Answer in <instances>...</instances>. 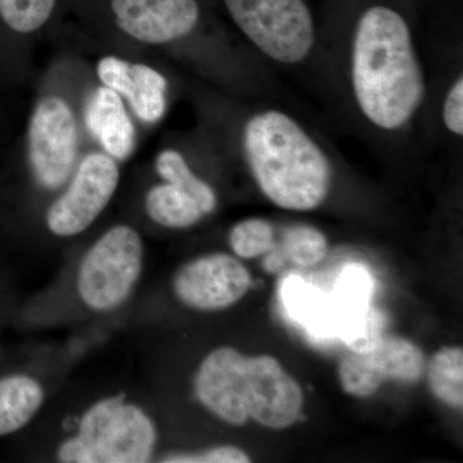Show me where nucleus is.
<instances>
[{
    "label": "nucleus",
    "mask_w": 463,
    "mask_h": 463,
    "mask_svg": "<svg viewBox=\"0 0 463 463\" xmlns=\"http://www.w3.org/2000/svg\"><path fill=\"white\" fill-rule=\"evenodd\" d=\"M350 84L359 114L374 129H407L426 96V76L407 20L373 5L356 23L350 47Z\"/></svg>",
    "instance_id": "nucleus-1"
},
{
    "label": "nucleus",
    "mask_w": 463,
    "mask_h": 463,
    "mask_svg": "<svg viewBox=\"0 0 463 463\" xmlns=\"http://www.w3.org/2000/svg\"><path fill=\"white\" fill-rule=\"evenodd\" d=\"M194 389L203 407L233 426L254 420L283 430L298 421L304 404L303 390L277 359L246 356L230 346L216 347L203 358Z\"/></svg>",
    "instance_id": "nucleus-2"
},
{
    "label": "nucleus",
    "mask_w": 463,
    "mask_h": 463,
    "mask_svg": "<svg viewBox=\"0 0 463 463\" xmlns=\"http://www.w3.org/2000/svg\"><path fill=\"white\" fill-rule=\"evenodd\" d=\"M243 151L258 187L274 205L310 212L327 197L330 160L312 134L288 112L264 109L250 116Z\"/></svg>",
    "instance_id": "nucleus-3"
},
{
    "label": "nucleus",
    "mask_w": 463,
    "mask_h": 463,
    "mask_svg": "<svg viewBox=\"0 0 463 463\" xmlns=\"http://www.w3.org/2000/svg\"><path fill=\"white\" fill-rule=\"evenodd\" d=\"M156 423L145 407L125 394L91 403L71 434L58 443L56 459L65 463H145L156 453Z\"/></svg>",
    "instance_id": "nucleus-4"
},
{
    "label": "nucleus",
    "mask_w": 463,
    "mask_h": 463,
    "mask_svg": "<svg viewBox=\"0 0 463 463\" xmlns=\"http://www.w3.org/2000/svg\"><path fill=\"white\" fill-rule=\"evenodd\" d=\"M146 249L141 233L128 224L109 228L79 260L75 288L91 313L109 315L127 304L141 281Z\"/></svg>",
    "instance_id": "nucleus-5"
},
{
    "label": "nucleus",
    "mask_w": 463,
    "mask_h": 463,
    "mask_svg": "<svg viewBox=\"0 0 463 463\" xmlns=\"http://www.w3.org/2000/svg\"><path fill=\"white\" fill-rule=\"evenodd\" d=\"M224 5L243 35L268 60L298 65L315 50V20L304 0H224Z\"/></svg>",
    "instance_id": "nucleus-6"
},
{
    "label": "nucleus",
    "mask_w": 463,
    "mask_h": 463,
    "mask_svg": "<svg viewBox=\"0 0 463 463\" xmlns=\"http://www.w3.org/2000/svg\"><path fill=\"white\" fill-rule=\"evenodd\" d=\"M118 164L108 154L93 152L85 156L63 194L48 209V230L69 239L83 233L108 207L118 190Z\"/></svg>",
    "instance_id": "nucleus-7"
},
{
    "label": "nucleus",
    "mask_w": 463,
    "mask_h": 463,
    "mask_svg": "<svg viewBox=\"0 0 463 463\" xmlns=\"http://www.w3.org/2000/svg\"><path fill=\"white\" fill-rule=\"evenodd\" d=\"M29 154L36 181L57 190L74 173L78 127L69 103L47 97L36 106L29 128Z\"/></svg>",
    "instance_id": "nucleus-8"
},
{
    "label": "nucleus",
    "mask_w": 463,
    "mask_h": 463,
    "mask_svg": "<svg viewBox=\"0 0 463 463\" xmlns=\"http://www.w3.org/2000/svg\"><path fill=\"white\" fill-rule=\"evenodd\" d=\"M251 288V276L239 259L224 252L203 255L174 274L173 291L187 307L221 312L239 303Z\"/></svg>",
    "instance_id": "nucleus-9"
},
{
    "label": "nucleus",
    "mask_w": 463,
    "mask_h": 463,
    "mask_svg": "<svg viewBox=\"0 0 463 463\" xmlns=\"http://www.w3.org/2000/svg\"><path fill=\"white\" fill-rule=\"evenodd\" d=\"M426 370L422 350L410 340L397 336H381L367 352H353L339 367L341 388L346 394L368 398L385 381L416 383Z\"/></svg>",
    "instance_id": "nucleus-10"
},
{
    "label": "nucleus",
    "mask_w": 463,
    "mask_h": 463,
    "mask_svg": "<svg viewBox=\"0 0 463 463\" xmlns=\"http://www.w3.org/2000/svg\"><path fill=\"white\" fill-rule=\"evenodd\" d=\"M118 26L136 41L165 44L194 32L197 0H109Z\"/></svg>",
    "instance_id": "nucleus-11"
},
{
    "label": "nucleus",
    "mask_w": 463,
    "mask_h": 463,
    "mask_svg": "<svg viewBox=\"0 0 463 463\" xmlns=\"http://www.w3.org/2000/svg\"><path fill=\"white\" fill-rule=\"evenodd\" d=\"M97 72L105 87L128 99L142 121L156 123L165 114L167 83L156 70L108 56L99 61Z\"/></svg>",
    "instance_id": "nucleus-12"
},
{
    "label": "nucleus",
    "mask_w": 463,
    "mask_h": 463,
    "mask_svg": "<svg viewBox=\"0 0 463 463\" xmlns=\"http://www.w3.org/2000/svg\"><path fill=\"white\" fill-rule=\"evenodd\" d=\"M85 124L91 136L109 156L125 160L136 147V129L121 96L108 87H99L88 100Z\"/></svg>",
    "instance_id": "nucleus-13"
},
{
    "label": "nucleus",
    "mask_w": 463,
    "mask_h": 463,
    "mask_svg": "<svg viewBox=\"0 0 463 463\" xmlns=\"http://www.w3.org/2000/svg\"><path fill=\"white\" fill-rule=\"evenodd\" d=\"M47 392L38 377L26 373L0 376V438L11 437L33 421Z\"/></svg>",
    "instance_id": "nucleus-14"
},
{
    "label": "nucleus",
    "mask_w": 463,
    "mask_h": 463,
    "mask_svg": "<svg viewBox=\"0 0 463 463\" xmlns=\"http://www.w3.org/2000/svg\"><path fill=\"white\" fill-rule=\"evenodd\" d=\"M145 209L152 222L170 230L190 228L205 215L191 194L167 182L154 185L147 192Z\"/></svg>",
    "instance_id": "nucleus-15"
},
{
    "label": "nucleus",
    "mask_w": 463,
    "mask_h": 463,
    "mask_svg": "<svg viewBox=\"0 0 463 463\" xmlns=\"http://www.w3.org/2000/svg\"><path fill=\"white\" fill-rule=\"evenodd\" d=\"M431 392L439 401L456 410L463 407L462 347H443L432 356L428 367Z\"/></svg>",
    "instance_id": "nucleus-16"
},
{
    "label": "nucleus",
    "mask_w": 463,
    "mask_h": 463,
    "mask_svg": "<svg viewBox=\"0 0 463 463\" xmlns=\"http://www.w3.org/2000/svg\"><path fill=\"white\" fill-rule=\"evenodd\" d=\"M156 170L164 181L191 194L199 203L203 214L214 212L218 203L214 190L192 172L187 161L178 151L165 149L161 152L156 158Z\"/></svg>",
    "instance_id": "nucleus-17"
},
{
    "label": "nucleus",
    "mask_w": 463,
    "mask_h": 463,
    "mask_svg": "<svg viewBox=\"0 0 463 463\" xmlns=\"http://www.w3.org/2000/svg\"><path fill=\"white\" fill-rule=\"evenodd\" d=\"M282 252L292 263L300 267L318 264L327 254V239L321 231L310 225H295L283 234Z\"/></svg>",
    "instance_id": "nucleus-18"
},
{
    "label": "nucleus",
    "mask_w": 463,
    "mask_h": 463,
    "mask_svg": "<svg viewBox=\"0 0 463 463\" xmlns=\"http://www.w3.org/2000/svg\"><path fill=\"white\" fill-rule=\"evenodd\" d=\"M230 245L237 257L254 259L270 251L274 245L272 224L264 219L251 218L232 228Z\"/></svg>",
    "instance_id": "nucleus-19"
},
{
    "label": "nucleus",
    "mask_w": 463,
    "mask_h": 463,
    "mask_svg": "<svg viewBox=\"0 0 463 463\" xmlns=\"http://www.w3.org/2000/svg\"><path fill=\"white\" fill-rule=\"evenodd\" d=\"M383 317L379 310L367 307L362 312L340 318L341 337L353 352H367L383 336Z\"/></svg>",
    "instance_id": "nucleus-20"
},
{
    "label": "nucleus",
    "mask_w": 463,
    "mask_h": 463,
    "mask_svg": "<svg viewBox=\"0 0 463 463\" xmlns=\"http://www.w3.org/2000/svg\"><path fill=\"white\" fill-rule=\"evenodd\" d=\"M56 0H0V17L17 33L41 29L53 12Z\"/></svg>",
    "instance_id": "nucleus-21"
},
{
    "label": "nucleus",
    "mask_w": 463,
    "mask_h": 463,
    "mask_svg": "<svg viewBox=\"0 0 463 463\" xmlns=\"http://www.w3.org/2000/svg\"><path fill=\"white\" fill-rule=\"evenodd\" d=\"M371 288L373 285L370 277L364 269L356 267L347 268L336 288L340 318L364 310L368 307Z\"/></svg>",
    "instance_id": "nucleus-22"
},
{
    "label": "nucleus",
    "mask_w": 463,
    "mask_h": 463,
    "mask_svg": "<svg viewBox=\"0 0 463 463\" xmlns=\"http://www.w3.org/2000/svg\"><path fill=\"white\" fill-rule=\"evenodd\" d=\"M166 463H249L250 457L240 448L218 446L201 452L169 453L160 459Z\"/></svg>",
    "instance_id": "nucleus-23"
},
{
    "label": "nucleus",
    "mask_w": 463,
    "mask_h": 463,
    "mask_svg": "<svg viewBox=\"0 0 463 463\" xmlns=\"http://www.w3.org/2000/svg\"><path fill=\"white\" fill-rule=\"evenodd\" d=\"M443 121L448 132L463 136V78L459 76L447 91L443 102Z\"/></svg>",
    "instance_id": "nucleus-24"
}]
</instances>
